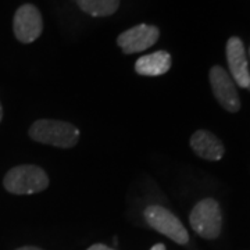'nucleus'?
<instances>
[{
    "mask_svg": "<svg viewBox=\"0 0 250 250\" xmlns=\"http://www.w3.org/2000/svg\"><path fill=\"white\" fill-rule=\"evenodd\" d=\"M77 4L92 17H108L118 10L120 0H77Z\"/></svg>",
    "mask_w": 250,
    "mask_h": 250,
    "instance_id": "9b49d317",
    "label": "nucleus"
},
{
    "mask_svg": "<svg viewBox=\"0 0 250 250\" xmlns=\"http://www.w3.org/2000/svg\"><path fill=\"white\" fill-rule=\"evenodd\" d=\"M210 83L217 102L229 113H236L241 108V99L229 74L220 65L210 70Z\"/></svg>",
    "mask_w": 250,
    "mask_h": 250,
    "instance_id": "423d86ee",
    "label": "nucleus"
},
{
    "mask_svg": "<svg viewBox=\"0 0 250 250\" xmlns=\"http://www.w3.org/2000/svg\"><path fill=\"white\" fill-rule=\"evenodd\" d=\"M3 185L13 195H34L49 187V177L39 166L24 164L13 167L6 174Z\"/></svg>",
    "mask_w": 250,
    "mask_h": 250,
    "instance_id": "f03ea898",
    "label": "nucleus"
},
{
    "mask_svg": "<svg viewBox=\"0 0 250 250\" xmlns=\"http://www.w3.org/2000/svg\"><path fill=\"white\" fill-rule=\"evenodd\" d=\"M29 138L38 143L60 149H71L80 141V129L71 123L60 120H38L31 125Z\"/></svg>",
    "mask_w": 250,
    "mask_h": 250,
    "instance_id": "f257e3e1",
    "label": "nucleus"
},
{
    "mask_svg": "<svg viewBox=\"0 0 250 250\" xmlns=\"http://www.w3.org/2000/svg\"><path fill=\"white\" fill-rule=\"evenodd\" d=\"M160 38V29L154 25L139 24L123 32L117 38V45L124 54H134L147 50Z\"/></svg>",
    "mask_w": 250,
    "mask_h": 250,
    "instance_id": "0eeeda50",
    "label": "nucleus"
},
{
    "mask_svg": "<svg viewBox=\"0 0 250 250\" xmlns=\"http://www.w3.org/2000/svg\"><path fill=\"white\" fill-rule=\"evenodd\" d=\"M13 31L21 43H32L43 31V20L41 11L34 4H22L14 14Z\"/></svg>",
    "mask_w": 250,
    "mask_h": 250,
    "instance_id": "39448f33",
    "label": "nucleus"
},
{
    "mask_svg": "<svg viewBox=\"0 0 250 250\" xmlns=\"http://www.w3.org/2000/svg\"><path fill=\"white\" fill-rule=\"evenodd\" d=\"M190 147L199 157L208 161L221 160L225 152L223 142L206 129L196 131L190 136Z\"/></svg>",
    "mask_w": 250,
    "mask_h": 250,
    "instance_id": "1a4fd4ad",
    "label": "nucleus"
},
{
    "mask_svg": "<svg viewBox=\"0 0 250 250\" xmlns=\"http://www.w3.org/2000/svg\"><path fill=\"white\" fill-rule=\"evenodd\" d=\"M189 223L199 236L205 239L218 238L223 228V213L218 202L211 197L200 200L192 208Z\"/></svg>",
    "mask_w": 250,
    "mask_h": 250,
    "instance_id": "7ed1b4c3",
    "label": "nucleus"
},
{
    "mask_svg": "<svg viewBox=\"0 0 250 250\" xmlns=\"http://www.w3.org/2000/svg\"><path fill=\"white\" fill-rule=\"evenodd\" d=\"M145 220L161 235H166L178 245H187L189 242V233L184 224L181 223L177 215H174L170 210L163 206L153 205L145 210Z\"/></svg>",
    "mask_w": 250,
    "mask_h": 250,
    "instance_id": "20e7f679",
    "label": "nucleus"
},
{
    "mask_svg": "<svg viewBox=\"0 0 250 250\" xmlns=\"http://www.w3.org/2000/svg\"><path fill=\"white\" fill-rule=\"evenodd\" d=\"M86 250H116V249H111V248H108L106 245H103V243H96V245H92L89 249Z\"/></svg>",
    "mask_w": 250,
    "mask_h": 250,
    "instance_id": "f8f14e48",
    "label": "nucleus"
},
{
    "mask_svg": "<svg viewBox=\"0 0 250 250\" xmlns=\"http://www.w3.org/2000/svg\"><path fill=\"white\" fill-rule=\"evenodd\" d=\"M1 118H3V107L0 104V123H1Z\"/></svg>",
    "mask_w": 250,
    "mask_h": 250,
    "instance_id": "2eb2a0df",
    "label": "nucleus"
},
{
    "mask_svg": "<svg viewBox=\"0 0 250 250\" xmlns=\"http://www.w3.org/2000/svg\"><path fill=\"white\" fill-rule=\"evenodd\" d=\"M16 250H43L41 248H36V246H22V248H18Z\"/></svg>",
    "mask_w": 250,
    "mask_h": 250,
    "instance_id": "ddd939ff",
    "label": "nucleus"
},
{
    "mask_svg": "<svg viewBox=\"0 0 250 250\" xmlns=\"http://www.w3.org/2000/svg\"><path fill=\"white\" fill-rule=\"evenodd\" d=\"M150 250H166V246L163 243H156Z\"/></svg>",
    "mask_w": 250,
    "mask_h": 250,
    "instance_id": "4468645a",
    "label": "nucleus"
},
{
    "mask_svg": "<svg viewBox=\"0 0 250 250\" xmlns=\"http://www.w3.org/2000/svg\"><path fill=\"white\" fill-rule=\"evenodd\" d=\"M227 62L232 80L243 89L250 90V71L245 46L239 38L232 36L227 42Z\"/></svg>",
    "mask_w": 250,
    "mask_h": 250,
    "instance_id": "6e6552de",
    "label": "nucleus"
},
{
    "mask_svg": "<svg viewBox=\"0 0 250 250\" xmlns=\"http://www.w3.org/2000/svg\"><path fill=\"white\" fill-rule=\"evenodd\" d=\"M170 68L171 56L164 50L142 56L135 62V71L143 77H159L170 71Z\"/></svg>",
    "mask_w": 250,
    "mask_h": 250,
    "instance_id": "9d476101",
    "label": "nucleus"
}]
</instances>
